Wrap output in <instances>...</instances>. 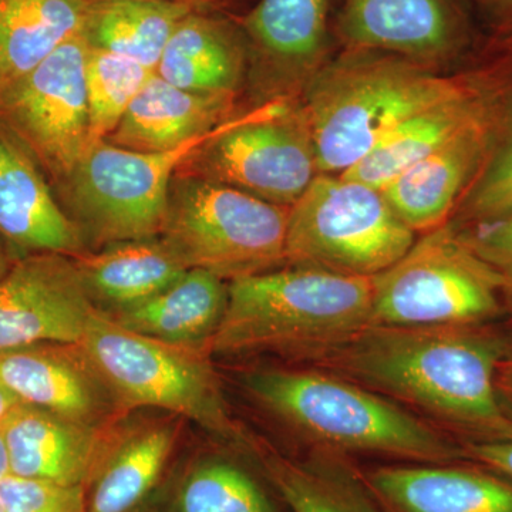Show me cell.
<instances>
[{"label":"cell","instance_id":"6","mask_svg":"<svg viewBox=\"0 0 512 512\" xmlns=\"http://www.w3.org/2000/svg\"><path fill=\"white\" fill-rule=\"evenodd\" d=\"M291 207L175 174L160 237L187 269L232 282L286 265Z\"/></svg>","mask_w":512,"mask_h":512},{"label":"cell","instance_id":"18","mask_svg":"<svg viewBox=\"0 0 512 512\" xmlns=\"http://www.w3.org/2000/svg\"><path fill=\"white\" fill-rule=\"evenodd\" d=\"M0 237L19 252L76 256L87 251L42 167L0 124Z\"/></svg>","mask_w":512,"mask_h":512},{"label":"cell","instance_id":"30","mask_svg":"<svg viewBox=\"0 0 512 512\" xmlns=\"http://www.w3.org/2000/svg\"><path fill=\"white\" fill-rule=\"evenodd\" d=\"M153 70L127 57L89 46L86 63L90 146L116 130Z\"/></svg>","mask_w":512,"mask_h":512},{"label":"cell","instance_id":"24","mask_svg":"<svg viewBox=\"0 0 512 512\" xmlns=\"http://www.w3.org/2000/svg\"><path fill=\"white\" fill-rule=\"evenodd\" d=\"M227 303L228 282L202 269H188L153 298L107 313L120 326L140 335L208 352Z\"/></svg>","mask_w":512,"mask_h":512},{"label":"cell","instance_id":"15","mask_svg":"<svg viewBox=\"0 0 512 512\" xmlns=\"http://www.w3.org/2000/svg\"><path fill=\"white\" fill-rule=\"evenodd\" d=\"M10 474L90 487L119 441L111 426H90L20 404L0 423Z\"/></svg>","mask_w":512,"mask_h":512},{"label":"cell","instance_id":"36","mask_svg":"<svg viewBox=\"0 0 512 512\" xmlns=\"http://www.w3.org/2000/svg\"><path fill=\"white\" fill-rule=\"evenodd\" d=\"M497 386L505 407L512 414V352L508 353L498 366Z\"/></svg>","mask_w":512,"mask_h":512},{"label":"cell","instance_id":"33","mask_svg":"<svg viewBox=\"0 0 512 512\" xmlns=\"http://www.w3.org/2000/svg\"><path fill=\"white\" fill-rule=\"evenodd\" d=\"M483 35L512 36V0H467Z\"/></svg>","mask_w":512,"mask_h":512},{"label":"cell","instance_id":"16","mask_svg":"<svg viewBox=\"0 0 512 512\" xmlns=\"http://www.w3.org/2000/svg\"><path fill=\"white\" fill-rule=\"evenodd\" d=\"M0 380L20 403L90 426H106L120 410L77 345L3 350Z\"/></svg>","mask_w":512,"mask_h":512},{"label":"cell","instance_id":"12","mask_svg":"<svg viewBox=\"0 0 512 512\" xmlns=\"http://www.w3.org/2000/svg\"><path fill=\"white\" fill-rule=\"evenodd\" d=\"M332 10L333 0H258L238 16L258 104L301 100L333 57Z\"/></svg>","mask_w":512,"mask_h":512},{"label":"cell","instance_id":"10","mask_svg":"<svg viewBox=\"0 0 512 512\" xmlns=\"http://www.w3.org/2000/svg\"><path fill=\"white\" fill-rule=\"evenodd\" d=\"M87 55L82 32L0 96V124L32 154L53 188L90 147Z\"/></svg>","mask_w":512,"mask_h":512},{"label":"cell","instance_id":"37","mask_svg":"<svg viewBox=\"0 0 512 512\" xmlns=\"http://www.w3.org/2000/svg\"><path fill=\"white\" fill-rule=\"evenodd\" d=\"M20 400L0 380V423L9 416L16 407H19Z\"/></svg>","mask_w":512,"mask_h":512},{"label":"cell","instance_id":"17","mask_svg":"<svg viewBox=\"0 0 512 512\" xmlns=\"http://www.w3.org/2000/svg\"><path fill=\"white\" fill-rule=\"evenodd\" d=\"M386 512H512V480L473 461L363 468Z\"/></svg>","mask_w":512,"mask_h":512},{"label":"cell","instance_id":"35","mask_svg":"<svg viewBox=\"0 0 512 512\" xmlns=\"http://www.w3.org/2000/svg\"><path fill=\"white\" fill-rule=\"evenodd\" d=\"M83 2H97V0H83ZM151 2L174 3V5L184 6L195 13H211V15L231 16L238 18L235 12L247 0H151Z\"/></svg>","mask_w":512,"mask_h":512},{"label":"cell","instance_id":"27","mask_svg":"<svg viewBox=\"0 0 512 512\" xmlns=\"http://www.w3.org/2000/svg\"><path fill=\"white\" fill-rule=\"evenodd\" d=\"M175 424L121 436L87 491V512H138L158 487L177 444Z\"/></svg>","mask_w":512,"mask_h":512},{"label":"cell","instance_id":"31","mask_svg":"<svg viewBox=\"0 0 512 512\" xmlns=\"http://www.w3.org/2000/svg\"><path fill=\"white\" fill-rule=\"evenodd\" d=\"M86 485L10 476L0 481V498L6 512H87Z\"/></svg>","mask_w":512,"mask_h":512},{"label":"cell","instance_id":"1","mask_svg":"<svg viewBox=\"0 0 512 512\" xmlns=\"http://www.w3.org/2000/svg\"><path fill=\"white\" fill-rule=\"evenodd\" d=\"M511 352L501 326L372 325L315 363L456 434L458 443L512 440L497 372Z\"/></svg>","mask_w":512,"mask_h":512},{"label":"cell","instance_id":"4","mask_svg":"<svg viewBox=\"0 0 512 512\" xmlns=\"http://www.w3.org/2000/svg\"><path fill=\"white\" fill-rule=\"evenodd\" d=\"M372 325V278L289 266L229 282L208 352L276 353L315 365Z\"/></svg>","mask_w":512,"mask_h":512},{"label":"cell","instance_id":"25","mask_svg":"<svg viewBox=\"0 0 512 512\" xmlns=\"http://www.w3.org/2000/svg\"><path fill=\"white\" fill-rule=\"evenodd\" d=\"M470 73L473 76L470 90L403 121L359 163L340 175L382 191L404 171L436 153L461 131L477 123L483 117L484 103L476 77L471 70Z\"/></svg>","mask_w":512,"mask_h":512},{"label":"cell","instance_id":"26","mask_svg":"<svg viewBox=\"0 0 512 512\" xmlns=\"http://www.w3.org/2000/svg\"><path fill=\"white\" fill-rule=\"evenodd\" d=\"M83 0H0V96L83 32Z\"/></svg>","mask_w":512,"mask_h":512},{"label":"cell","instance_id":"3","mask_svg":"<svg viewBox=\"0 0 512 512\" xmlns=\"http://www.w3.org/2000/svg\"><path fill=\"white\" fill-rule=\"evenodd\" d=\"M471 87L466 66L444 74L390 53L342 47L299 100L319 174L345 173L403 121Z\"/></svg>","mask_w":512,"mask_h":512},{"label":"cell","instance_id":"20","mask_svg":"<svg viewBox=\"0 0 512 512\" xmlns=\"http://www.w3.org/2000/svg\"><path fill=\"white\" fill-rule=\"evenodd\" d=\"M237 103L238 96L190 92L154 72L104 141L138 153L175 150L238 116Z\"/></svg>","mask_w":512,"mask_h":512},{"label":"cell","instance_id":"11","mask_svg":"<svg viewBox=\"0 0 512 512\" xmlns=\"http://www.w3.org/2000/svg\"><path fill=\"white\" fill-rule=\"evenodd\" d=\"M339 45L377 50L443 70L464 64L483 32L467 0H342Z\"/></svg>","mask_w":512,"mask_h":512},{"label":"cell","instance_id":"34","mask_svg":"<svg viewBox=\"0 0 512 512\" xmlns=\"http://www.w3.org/2000/svg\"><path fill=\"white\" fill-rule=\"evenodd\" d=\"M460 444L464 460L490 468L512 480V440Z\"/></svg>","mask_w":512,"mask_h":512},{"label":"cell","instance_id":"19","mask_svg":"<svg viewBox=\"0 0 512 512\" xmlns=\"http://www.w3.org/2000/svg\"><path fill=\"white\" fill-rule=\"evenodd\" d=\"M245 454L288 512H386L348 456L308 448L303 457H289L252 434Z\"/></svg>","mask_w":512,"mask_h":512},{"label":"cell","instance_id":"28","mask_svg":"<svg viewBox=\"0 0 512 512\" xmlns=\"http://www.w3.org/2000/svg\"><path fill=\"white\" fill-rule=\"evenodd\" d=\"M190 9L151 0H97L86 5L89 46L127 57L156 72L168 40Z\"/></svg>","mask_w":512,"mask_h":512},{"label":"cell","instance_id":"7","mask_svg":"<svg viewBox=\"0 0 512 512\" xmlns=\"http://www.w3.org/2000/svg\"><path fill=\"white\" fill-rule=\"evenodd\" d=\"M373 325L476 326L503 319V286L493 266L447 222L416 239L372 276Z\"/></svg>","mask_w":512,"mask_h":512},{"label":"cell","instance_id":"2","mask_svg":"<svg viewBox=\"0 0 512 512\" xmlns=\"http://www.w3.org/2000/svg\"><path fill=\"white\" fill-rule=\"evenodd\" d=\"M242 386L308 448L396 463L464 460L453 436L383 394L329 370L261 367L245 373Z\"/></svg>","mask_w":512,"mask_h":512},{"label":"cell","instance_id":"39","mask_svg":"<svg viewBox=\"0 0 512 512\" xmlns=\"http://www.w3.org/2000/svg\"><path fill=\"white\" fill-rule=\"evenodd\" d=\"M10 476V463L8 448H6L5 439H3L2 430H0V481Z\"/></svg>","mask_w":512,"mask_h":512},{"label":"cell","instance_id":"8","mask_svg":"<svg viewBox=\"0 0 512 512\" xmlns=\"http://www.w3.org/2000/svg\"><path fill=\"white\" fill-rule=\"evenodd\" d=\"M416 241L383 192L342 175L318 174L289 211L286 265L372 278Z\"/></svg>","mask_w":512,"mask_h":512},{"label":"cell","instance_id":"23","mask_svg":"<svg viewBox=\"0 0 512 512\" xmlns=\"http://www.w3.org/2000/svg\"><path fill=\"white\" fill-rule=\"evenodd\" d=\"M72 259L94 305L104 312L147 301L188 271L161 237L87 249Z\"/></svg>","mask_w":512,"mask_h":512},{"label":"cell","instance_id":"9","mask_svg":"<svg viewBox=\"0 0 512 512\" xmlns=\"http://www.w3.org/2000/svg\"><path fill=\"white\" fill-rule=\"evenodd\" d=\"M175 174L228 185L292 207L319 174L301 103L256 104L222 124Z\"/></svg>","mask_w":512,"mask_h":512},{"label":"cell","instance_id":"5","mask_svg":"<svg viewBox=\"0 0 512 512\" xmlns=\"http://www.w3.org/2000/svg\"><path fill=\"white\" fill-rule=\"evenodd\" d=\"M121 412L156 407L195 421L244 453L207 350L171 345L120 326L97 308L79 345Z\"/></svg>","mask_w":512,"mask_h":512},{"label":"cell","instance_id":"14","mask_svg":"<svg viewBox=\"0 0 512 512\" xmlns=\"http://www.w3.org/2000/svg\"><path fill=\"white\" fill-rule=\"evenodd\" d=\"M484 103L487 146L450 222L458 227L512 215V36L483 35L468 60Z\"/></svg>","mask_w":512,"mask_h":512},{"label":"cell","instance_id":"13","mask_svg":"<svg viewBox=\"0 0 512 512\" xmlns=\"http://www.w3.org/2000/svg\"><path fill=\"white\" fill-rule=\"evenodd\" d=\"M96 309L70 256L20 255L0 279V352L79 345Z\"/></svg>","mask_w":512,"mask_h":512},{"label":"cell","instance_id":"21","mask_svg":"<svg viewBox=\"0 0 512 512\" xmlns=\"http://www.w3.org/2000/svg\"><path fill=\"white\" fill-rule=\"evenodd\" d=\"M485 146L483 114L446 146L386 185L382 190L384 198L416 234H426L447 224L480 170Z\"/></svg>","mask_w":512,"mask_h":512},{"label":"cell","instance_id":"22","mask_svg":"<svg viewBox=\"0 0 512 512\" xmlns=\"http://www.w3.org/2000/svg\"><path fill=\"white\" fill-rule=\"evenodd\" d=\"M247 72V45L237 18L195 12L178 23L156 70L181 89L232 96H238Z\"/></svg>","mask_w":512,"mask_h":512},{"label":"cell","instance_id":"38","mask_svg":"<svg viewBox=\"0 0 512 512\" xmlns=\"http://www.w3.org/2000/svg\"><path fill=\"white\" fill-rule=\"evenodd\" d=\"M19 256V252H16L15 249L10 247L5 239L0 237V279L8 274L10 268L15 264V261Z\"/></svg>","mask_w":512,"mask_h":512},{"label":"cell","instance_id":"29","mask_svg":"<svg viewBox=\"0 0 512 512\" xmlns=\"http://www.w3.org/2000/svg\"><path fill=\"white\" fill-rule=\"evenodd\" d=\"M168 512H288L264 474L232 457L200 458L178 478Z\"/></svg>","mask_w":512,"mask_h":512},{"label":"cell","instance_id":"32","mask_svg":"<svg viewBox=\"0 0 512 512\" xmlns=\"http://www.w3.org/2000/svg\"><path fill=\"white\" fill-rule=\"evenodd\" d=\"M458 228L474 251L500 276L504 302L501 329L510 342L512 352V215L503 220Z\"/></svg>","mask_w":512,"mask_h":512},{"label":"cell","instance_id":"40","mask_svg":"<svg viewBox=\"0 0 512 512\" xmlns=\"http://www.w3.org/2000/svg\"><path fill=\"white\" fill-rule=\"evenodd\" d=\"M0 512H6L5 507H3L2 498H0Z\"/></svg>","mask_w":512,"mask_h":512}]
</instances>
